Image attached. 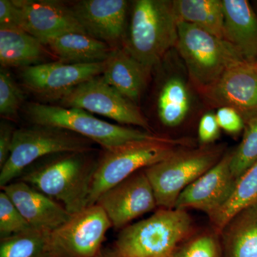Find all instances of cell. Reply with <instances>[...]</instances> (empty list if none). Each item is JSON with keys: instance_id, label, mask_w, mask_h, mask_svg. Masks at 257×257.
Returning <instances> with one entry per match:
<instances>
[{"instance_id": "6da1fadb", "label": "cell", "mask_w": 257, "mask_h": 257, "mask_svg": "<svg viewBox=\"0 0 257 257\" xmlns=\"http://www.w3.org/2000/svg\"><path fill=\"white\" fill-rule=\"evenodd\" d=\"M26 113L36 125L67 130L100 145L105 151L134 143L157 141L183 147H194L188 138L172 139L152 132L111 124L77 108L30 103Z\"/></svg>"}, {"instance_id": "7a4b0ae2", "label": "cell", "mask_w": 257, "mask_h": 257, "mask_svg": "<svg viewBox=\"0 0 257 257\" xmlns=\"http://www.w3.org/2000/svg\"><path fill=\"white\" fill-rule=\"evenodd\" d=\"M88 153L61 154L29 167L18 179L60 203L69 214H76L87 207L97 165L98 160H89Z\"/></svg>"}, {"instance_id": "3957f363", "label": "cell", "mask_w": 257, "mask_h": 257, "mask_svg": "<svg viewBox=\"0 0 257 257\" xmlns=\"http://www.w3.org/2000/svg\"><path fill=\"white\" fill-rule=\"evenodd\" d=\"M196 230L188 211L158 209L121 229L111 249L117 257H172Z\"/></svg>"}, {"instance_id": "277c9868", "label": "cell", "mask_w": 257, "mask_h": 257, "mask_svg": "<svg viewBox=\"0 0 257 257\" xmlns=\"http://www.w3.org/2000/svg\"><path fill=\"white\" fill-rule=\"evenodd\" d=\"M178 22L173 1L138 0L123 49L151 71L169 50L177 47Z\"/></svg>"}, {"instance_id": "5b68a950", "label": "cell", "mask_w": 257, "mask_h": 257, "mask_svg": "<svg viewBox=\"0 0 257 257\" xmlns=\"http://www.w3.org/2000/svg\"><path fill=\"white\" fill-rule=\"evenodd\" d=\"M226 152L224 145L180 147L165 160L145 169L158 209H175L181 193L216 165Z\"/></svg>"}, {"instance_id": "8992f818", "label": "cell", "mask_w": 257, "mask_h": 257, "mask_svg": "<svg viewBox=\"0 0 257 257\" xmlns=\"http://www.w3.org/2000/svg\"><path fill=\"white\" fill-rule=\"evenodd\" d=\"M176 47L183 59L191 80L202 94L229 67L244 60L224 39L184 22H178Z\"/></svg>"}, {"instance_id": "52a82bcc", "label": "cell", "mask_w": 257, "mask_h": 257, "mask_svg": "<svg viewBox=\"0 0 257 257\" xmlns=\"http://www.w3.org/2000/svg\"><path fill=\"white\" fill-rule=\"evenodd\" d=\"M93 150L91 141L67 130L41 125L19 128L15 131L9 159L0 169V187L17 180L40 159Z\"/></svg>"}, {"instance_id": "ba28073f", "label": "cell", "mask_w": 257, "mask_h": 257, "mask_svg": "<svg viewBox=\"0 0 257 257\" xmlns=\"http://www.w3.org/2000/svg\"><path fill=\"white\" fill-rule=\"evenodd\" d=\"M180 147L172 144L143 141L105 151L98 160L93 176L87 207L130 176L165 160Z\"/></svg>"}, {"instance_id": "9c48e42d", "label": "cell", "mask_w": 257, "mask_h": 257, "mask_svg": "<svg viewBox=\"0 0 257 257\" xmlns=\"http://www.w3.org/2000/svg\"><path fill=\"white\" fill-rule=\"evenodd\" d=\"M111 227L109 218L98 204L85 208L51 231L49 257H97Z\"/></svg>"}, {"instance_id": "30bf717a", "label": "cell", "mask_w": 257, "mask_h": 257, "mask_svg": "<svg viewBox=\"0 0 257 257\" xmlns=\"http://www.w3.org/2000/svg\"><path fill=\"white\" fill-rule=\"evenodd\" d=\"M64 107L77 108L102 115L123 124L152 132L147 118L136 104L98 76L71 89L60 98Z\"/></svg>"}, {"instance_id": "8fae6325", "label": "cell", "mask_w": 257, "mask_h": 257, "mask_svg": "<svg viewBox=\"0 0 257 257\" xmlns=\"http://www.w3.org/2000/svg\"><path fill=\"white\" fill-rule=\"evenodd\" d=\"M95 204L105 212L112 227L120 230L135 219L158 208L145 170L138 171L106 191Z\"/></svg>"}, {"instance_id": "7c38bea8", "label": "cell", "mask_w": 257, "mask_h": 257, "mask_svg": "<svg viewBox=\"0 0 257 257\" xmlns=\"http://www.w3.org/2000/svg\"><path fill=\"white\" fill-rule=\"evenodd\" d=\"M105 62L68 64L62 62L23 67L22 79L29 90L45 97L60 99L79 84L102 75Z\"/></svg>"}, {"instance_id": "4fadbf2b", "label": "cell", "mask_w": 257, "mask_h": 257, "mask_svg": "<svg viewBox=\"0 0 257 257\" xmlns=\"http://www.w3.org/2000/svg\"><path fill=\"white\" fill-rule=\"evenodd\" d=\"M233 150L225 152L220 161L181 193L175 209L215 214L231 197L236 179L231 170Z\"/></svg>"}, {"instance_id": "5bb4252c", "label": "cell", "mask_w": 257, "mask_h": 257, "mask_svg": "<svg viewBox=\"0 0 257 257\" xmlns=\"http://www.w3.org/2000/svg\"><path fill=\"white\" fill-rule=\"evenodd\" d=\"M202 94L212 105L236 109L243 120L257 114V62L234 64Z\"/></svg>"}, {"instance_id": "9a60e30c", "label": "cell", "mask_w": 257, "mask_h": 257, "mask_svg": "<svg viewBox=\"0 0 257 257\" xmlns=\"http://www.w3.org/2000/svg\"><path fill=\"white\" fill-rule=\"evenodd\" d=\"M21 10L23 30L43 45L68 32L87 34L72 8L51 0H13Z\"/></svg>"}, {"instance_id": "2e32d148", "label": "cell", "mask_w": 257, "mask_h": 257, "mask_svg": "<svg viewBox=\"0 0 257 257\" xmlns=\"http://www.w3.org/2000/svg\"><path fill=\"white\" fill-rule=\"evenodd\" d=\"M72 10L89 36L111 47L124 38L127 11L125 0H84Z\"/></svg>"}, {"instance_id": "e0dca14e", "label": "cell", "mask_w": 257, "mask_h": 257, "mask_svg": "<svg viewBox=\"0 0 257 257\" xmlns=\"http://www.w3.org/2000/svg\"><path fill=\"white\" fill-rule=\"evenodd\" d=\"M1 189L32 228L52 231L72 216L60 203L20 179Z\"/></svg>"}, {"instance_id": "ac0fdd59", "label": "cell", "mask_w": 257, "mask_h": 257, "mask_svg": "<svg viewBox=\"0 0 257 257\" xmlns=\"http://www.w3.org/2000/svg\"><path fill=\"white\" fill-rule=\"evenodd\" d=\"M224 40L247 62H257V15L246 0H222Z\"/></svg>"}, {"instance_id": "d6986e66", "label": "cell", "mask_w": 257, "mask_h": 257, "mask_svg": "<svg viewBox=\"0 0 257 257\" xmlns=\"http://www.w3.org/2000/svg\"><path fill=\"white\" fill-rule=\"evenodd\" d=\"M150 72L124 49L116 48L105 61L101 76L108 84L137 104L146 87Z\"/></svg>"}, {"instance_id": "ffe728a7", "label": "cell", "mask_w": 257, "mask_h": 257, "mask_svg": "<svg viewBox=\"0 0 257 257\" xmlns=\"http://www.w3.org/2000/svg\"><path fill=\"white\" fill-rule=\"evenodd\" d=\"M219 235L222 257H257V202L236 213Z\"/></svg>"}, {"instance_id": "44dd1931", "label": "cell", "mask_w": 257, "mask_h": 257, "mask_svg": "<svg viewBox=\"0 0 257 257\" xmlns=\"http://www.w3.org/2000/svg\"><path fill=\"white\" fill-rule=\"evenodd\" d=\"M45 45L61 60L68 64H92L105 62L114 49L110 45L80 32H68L51 39Z\"/></svg>"}, {"instance_id": "7402d4cb", "label": "cell", "mask_w": 257, "mask_h": 257, "mask_svg": "<svg viewBox=\"0 0 257 257\" xmlns=\"http://www.w3.org/2000/svg\"><path fill=\"white\" fill-rule=\"evenodd\" d=\"M43 44L21 29L0 28V63L3 67H26L41 57Z\"/></svg>"}, {"instance_id": "603a6c76", "label": "cell", "mask_w": 257, "mask_h": 257, "mask_svg": "<svg viewBox=\"0 0 257 257\" xmlns=\"http://www.w3.org/2000/svg\"><path fill=\"white\" fill-rule=\"evenodd\" d=\"M173 5L178 21L192 24L224 39L222 0H175Z\"/></svg>"}, {"instance_id": "cb8c5ba5", "label": "cell", "mask_w": 257, "mask_h": 257, "mask_svg": "<svg viewBox=\"0 0 257 257\" xmlns=\"http://www.w3.org/2000/svg\"><path fill=\"white\" fill-rule=\"evenodd\" d=\"M190 109V95L184 81L179 77H172L162 86L157 111L162 124L176 127L182 124Z\"/></svg>"}, {"instance_id": "d4e9b609", "label": "cell", "mask_w": 257, "mask_h": 257, "mask_svg": "<svg viewBox=\"0 0 257 257\" xmlns=\"http://www.w3.org/2000/svg\"><path fill=\"white\" fill-rule=\"evenodd\" d=\"M257 202V161L236 180L231 197L215 214L209 216L211 226L220 234L221 230L241 209Z\"/></svg>"}, {"instance_id": "484cf974", "label": "cell", "mask_w": 257, "mask_h": 257, "mask_svg": "<svg viewBox=\"0 0 257 257\" xmlns=\"http://www.w3.org/2000/svg\"><path fill=\"white\" fill-rule=\"evenodd\" d=\"M51 231L30 228L0 239V257H49Z\"/></svg>"}, {"instance_id": "4316f807", "label": "cell", "mask_w": 257, "mask_h": 257, "mask_svg": "<svg viewBox=\"0 0 257 257\" xmlns=\"http://www.w3.org/2000/svg\"><path fill=\"white\" fill-rule=\"evenodd\" d=\"M172 257H222L220 235L211 226L197 229L179 244Z\"/></svg>"}, {"instance_id": "83f0119b", "label": "cell", "mask_w": 257, "mask_h": 257, "mask_svg": "<svg viewBox=\"0 0 257 257\" xmlns=\"http://www.w3.org/2000/svg\"><path fill=\"white\" fill-rule=\"evenodd\" d=\"M242 140L233 150L231 170L236 180L257 161V114L244 120Z\"/></svg>"}, {"instance_id": "f1b7e54d", "label": "cell", "mask_w": 257, "mask_h": 257, "mask_svg": "<svg viewBox=\"0 0 257 257\" xmlns=\"http://www.w3.org/2000/svg\"><path fill=\"white\" fill-rule=\"evenodd\" d=\"M32 228L8 194L0 193V239L20 234Z\"/></svg>"}, {"instance_id": "f546056e", "label": "cell", "mask_w": 257, "mask_h": 257, "mask_svg": "<svg viewBox=\"0 0 257 257\" xmlns=\"http://www.w3.org/2000/svg\"><path fill=\"white\" fill-rule=\"evenodd\" d=\"M24 99L23 93L5 69L0 71V114L15 118Z\"/></svg>"}, {"instance_id": "4dcf8cb0", "label": "cell", "mask_w": 257, "mask_h": 257, "mask_svg": "<svg viewBox=\"0 0 257 257\" xmlns=\"http://www.w3.org/2000/svg\"><path fill=\"white\" fill-rule=\"evenodd\" d=\"M215 114L221 130L229 135L236 136L243 131L244 120L236 109L229 106H221L218 108Z\"/></svg>"}, {"instance_id": "1f68e13d", "label": "cell", "mask_w": 257, "mask_h": 257, "mask_svg": "<svg viewBox=\"0 0 257 257\" xmlns=\"http://www.w3.org/2000/svg\"><path fill=\"white\" fill-rule=\"evenodd\" d=\"M220 126L213 112L204 114L199 121L198 127V140L201 146L214 145L220 135Z\"/></svg>"}, {"instance_id": "d6a6232c", "label": "cell", "mask_w": 257, "mask_h": 257, "mask_svg": "<svg viewBox=\"0 0 257 257\" xmlns=\"http://www.w3.org/2000/svg\"><path fill=\"white\" fill-rule=\"evenodd\" d=\"M0 28L23 30L21 10L13 0H0Z\"/></svg>"}, {"instance_id": "836d02e7", "label": "cell", "mask_w": 257, "mask_h": 257, "mask_svg": "<svg viewBox=\"0 0 257 257\" xmlns=\"http://www.w3.org/2000/svg\"><path fill=\"white\" fill-rule=\"evenodd\" d=\"M15 131L13 126L8 123L2 122L0 124V169L9 159Z\"/></svg>"}, {"instance_id": "e575fe53", "label": "cell", "mask_w": 257, "mask_h": 257, "mask_svg": "<svg viewBox=\"0 0 257 257\" xmlns=\"http://www.w3.org/2000/svg\"><path fill=\"white\" fill-rule=\"evenodd\" d=\"M97 257H117L112 249H103L100 254Z\"/></svg>"}]
</instances>
